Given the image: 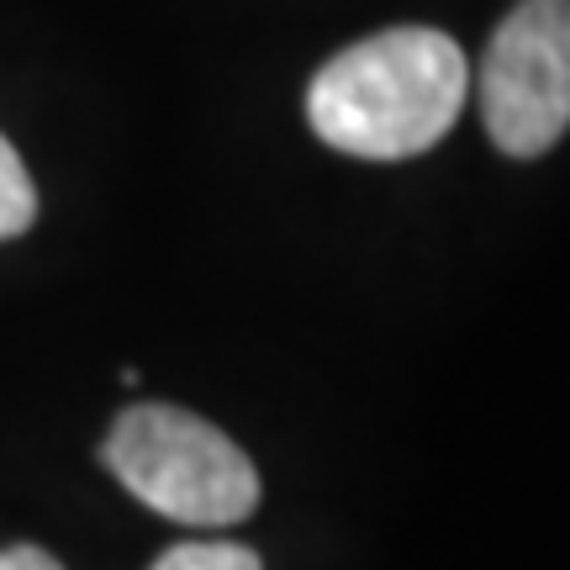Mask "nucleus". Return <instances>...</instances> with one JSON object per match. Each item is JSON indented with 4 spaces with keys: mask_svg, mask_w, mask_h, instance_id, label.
Listing matches in <instances>:
<instances>
[{
    "mask_svg": "<svg viewBox=\"0 0 570 570\" xmlns=\"http://www.w3.org/2000/svg\"><path fill=\"white\" fill-rule=\"evenodd\" d=\"M481 117L491 142L533 159L570 127V0H518L481 63Z\"/></svg>",
    "mask_w": 570,
    "mask_h": 570,
    "instance_id": "3",
    "label": "nucleus"
},
{
    "mask_svg": "<svg viewBox=\"0 0 570 570\" xmlns=\"http://www.w3.org/2000/svg\"><path fill=\"white\" fill-rule=\"evenodd\" d=\"M106 470L142 508L190 529H233L259 508V470L217 423L169 402L127 407L101 444Z\"/></svg>",
    "mask_w": 570,
    "mask_h": 570,
    "instance_id": "2",
    "label": "nucleus"
},
{
    "mask_svg": "<svg viewBox=\"0 0 570 570\" xmlns=\"http://www.w3.org/2000/svg\"><path fill=\"white\" fill-rule=\"evenodd\" d=\"M470 90L460 42L439 27H386L348 42L306 85L312 132L354 159H412L444 138Z\"/></svg>",
    "mask_w": 570,
    "mask_h": 570,
    "instance_id": "1",
    "label": "nucleus"
},
{
    "mask_svg": "<svg viewBox=\"0 0 570 570\" xmlns=\"http://www.w3.org/2000/svg\"><path fill=\"white\" fill-rule=\"evenodd\" d=\"M38 217V190H32V175L11 142L0 138V244L6 238H21Z\"/></svg>",
    "mask_w": 570,
    "mask_h": 570,
    "instance_id": "4",
    "label": "nucleus"
},
{
    "mask_svg": "<svg viewBox=\"0 0 570 570\" xmlns=\"http://www.w3.org/2000/svg\"><path fill=\"white\" fill-rule=\"evenodd\" d=\"M154 570H265V566H259V554L248 550V544H217V539H206V544H175V550H164Z\"/></svg>",
    "mask_w": 570,
    "mask_h": 570,
    "instance_id": "5",
    "label": "nucleus"
},
{
    "mask_svg": "<svg viewBox=\"0 0 570 570\" xmlns=\"http://www.w3.org/2000/svg\"><path fill=\"white\" fill-rule=\"evenodd\" d=\"M0 570H63V566L38 544H11V550H0Z\"/></svg>",
    "mask_w": 570,
    "mask_h": 570,
    "instance_id": "6",
    "label": "nucleus"
}]
</instances>
